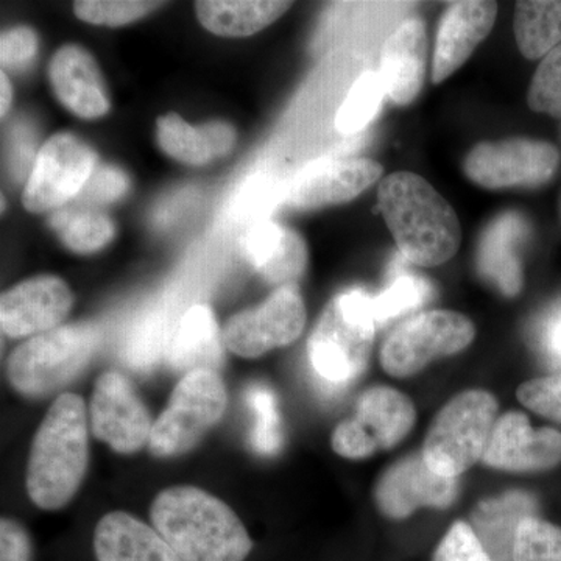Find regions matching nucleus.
<instances>
[{
  "mask_svg": "<svg viewBox=\"0 0 561 561\" xmlns=\"http://www.w3.org/2000/svg\"><path fill=\"white\" fill-rule=\"evenodd\" d=\"M150 518L183 561H245L253 551L249 531L230 505L197 486L162 490Z\"/></svg>",
  "mask_w": 561,
  "mask_h": 561,
  "instance_id": "nucleus-1",
  "label": "nucleus"
},
{
  "mask_svg": "<svg viewBox=\"0 0 561 561\" xmlns=\"http://www.w3.org/2000/svg\"><path fill=\"white\" fill-rule=\"evenodd\" d=\"M378 203L398 249L412 264L437 267L459 250V217L423 176L391 173L379 184Z\"/></svg>",
  "mask_w": 561,
  "mask_h": 561,
  "instance_id": "nucleus-2",
  "label": "nucleus"
},
{
  "mask_svg": "<svg viewBox=\"0 0 561 561\" xmlns=\"http://www.w3.org/2000/svg\"><path fill=\"white\" fill-rule=\"evenodd\" d=\"M90 467L84 401L62 393L41 421L27 465L28 496L41 511H61L76 496Z\"/></svg>",
  "mask_w": 561,
  "mask_h": 561,
  "instance_id": "nucleus-3",
  "label": "nucleus"
},
{
  "mask_svg": "<svg viewBox=\"0 0 561 561\" xmlns=\"http://www.w3.org/2000/svg\"><path fill=\"white\" fill-rule=\"evenodd\" d=\"M370 298L360 289L343 291L327 306L313 328L309 360L327 386L348 387L367 368L378 328Z\"/></svg>",
  "mask_w": 561,
  "mask_h": 561,
  "instance_id": "nucleus-4",
  "label": "nucleus"
},
{
  "mask_svg": "<svg viewBox=\"0 0 561 561\" xmlns=\"http://www.w3.org/2000/svg\"><path fill=\"white\" fill-rule=\"evenodd\" d=\"M99 345L101 332L91 323L44 332L11 353L7 378L21 397L43 400L79 378Z\"/></svg>",
  "mask_w": 561,
  "mask_h": 561,
  "instance_id": "nucleus-5",
  "label": "nucleus"
},
{
  "mask_svg": "<svg viewBox=\"0 0 561 561\" xmlns=\"http://www.w3.org/2000/svg\"><path fill=\"white\" fill-rule=\"evenodd\" d=\"M497 401L490 391L456 394L435 415L423 445L432 471L457 479L482 460L496 424Z\"/></svg>",
  "mask_w": 561,
  "mask_h": 561,
  "instance_id": "nucleus-6",
  "label": "nucleus"
},
{
  "mask_svg": "<svg viewBox=\"0 0 561 561\" xmlns=\"http://www.w3.org/2000/svg\"><path fill=\"white\" fill-rule=\"evenodd\" d=\"M228 405V391L219 373L195 370L183 375L154 421L149 451L158 459L184 456L201 445Z\"/></svg>",
  "mask_w": 561,
  "mask_h": 561,
  "instance_id": "nucleus-7",
  "label": "nucleus"
},
{
  "mask_svg": "<svg viewBox=\"0 0 561 561\" xmlns=\"http://www.w3.org/2000/svg\"><path fill=\"white\" fill-rule=\"evenodd\" d=\"M474 337V324L459 312H421L402 321L386 339L381 365L393 378H409L431 362L468 348Z\"/></svg>",
  "mask_w": 561,
  "mask_h": 561,
  "instance_id": "nucleus-8",
  "label": "nucleus"
},
{
  "mask_svg": "<svg viewBox=\"0 0 561 561\" xmlns=\"http://www.w3.org/2000/svg\"><path fill=\"white\" fill-rule=\"evenodd\" d=\"M415 421L411 398L391 387H371L360 394L353 416L335 427L331 446L345 459H367L404 440Z\"/></svg>",
  "mask_w": 561,
  "mask_h": 561,
  "instance_id": "nucleus-9",
  "label": "nucleus"
},
{
  "mask_svg": "<svg viewBox=\"0 0 561 561\" xmlns=\"http://www.w3.org/2000/svg\"><path fill=\"white\" fill-rule=\"evenodd\" d=\"M98 168V154L88 144L70 135L51 136L35 157L22 203L39 214L61 208L81 194Z\"/></svg>",
  "mask_w": 561,
  "mask_h": 561,
  "instance_id": "nucleus-10",
  "label": "nucleus"
},
{
  "mask_svg": "<svg viewBox=\"0 0 561 561\" xmlns=\"http://www.w3.org/2000/svg\"><path fill=\"white\" fill-rule=\"evenodd\" d=\"M559 150L545 140L513 138L482 142L470 151L463 169L468 179L485 190L537 187L556 175Z\"/></svg>",
  "mask_w": 561,
  "mask_h": 561,
  "instance_id": "nucleus-11",
  "label": "nucleus"
},
{
  "mask_svg": "<svg viewBox=\"0 0 561 561\" xmlns=\"http://www.w3.org/2000/svg\"><path fill=\"white\" fill-rule=\"evenodd\" d=\"M306 327V306L295 284L280 286L262 305L236 313L221 330L231 353L254 359L283 348L300 337Z\"/></svg>",
  "mask_w": 561,
  "mask_h": 561,
  "instance_id": "nucleus-12",
  "label": "nucleus"
},
{
  "mask_svg": "<svg viewBox=\"0 0 561 561\" xmlns=\"http://www.w3.org/2000/svg\"><path fill=\"white\" fill-rule=\"evenodd\" d=\"M90 424L94 437L113 451L135 454L149 445L154 421L130 379L106 371L92 390Z\"/></svg>",
  "mask_w": 561,
  "mask_h": 561,
  "instance_id": "nucleus-13",
  "label": "nucleus"
},
{
  "mask_svg": "<svg viewBox=\"0 0 561 561\" xmlns=\"http://www.w3.org/2000/svg\"><path fill=\"white\" fill-rule=\"evenodd\" d=\"M459 494V481L437 474L423 454L405 457L376 483L375 501L386 518H409L419 508H448Z\"/></svg>",
  "mask_w": 561,
  "mask_h": 561,
  "instance_id": "nucleus-14",
  "label": "nucleus"
},
{
  "mask_svg": "<svg viewBox=\"0 0 561 561\" xmlns=\"http://www.w3.org/2000/svg\"><path fill=\"white\" fill-rule=\"evenodd\" d=\"M382 165L368 158L321 160L306 165L287 183L286 205L319 209L356 198L381 179Z\"/></svg>",
  "mask_w": 561,
  "mask_h": 561,
  "instance_id": "nucleus-15",
  "label": "nucleus"
},
{
  "mask_svg": "<svg viewBox=\"0 0 561 561\" xmlns=\"http://www.w3.org/2000/svg\"><path fill=\"white\" fill-rule=\"evenodd\" d=\"M483 463L508 472L551 470L561 463V432L535 430L524 413L508 412L497 419Z\"/></svg>",
  "mask_w": 561,
  "mask_h": 561,
  "instance_id": "nucleus-16",
  "label": "nucleus"
},
{
  "mask_svg": "<svg viewBox=\"0 0 561 561\" xmlns=\"http://www.w3.org/2000/svg\"><path fill=\"white\" fill-rule=\"evenodd\" d=\"M73 295L57 276L43 275L7 290L0 300V327L10 339L27 337L60 328L69 316Z\"/></svg>",
  "mask_w": 561,
  "mask_h": 561,
  "instance_id": "nucleus-17",
  "label": "nucleus"
},
{
  "mask_svg": "<svg viewBox=\"0 0 561 561\" xmlns=\"http://www.w3.org/2000/svg\"><path fill=\"white\" fill-rule=\"evenodd\" d=\"M497 3L454 2L446 9L435 39L432 81L443 83L471 57L496 22Z\"/></svg>",
  "mask_w": 561,
  "mask_h": 561,
  "instance_id": "nucleus-18",
  "label": "nucleus"
},
{
  "mask_svg": "<svg viewBox=\"0 0 561 561\" xmlns=\"http://www.w3.org/2000/svg\"><path fill=\"white\" fill-rule=\"evenodd\" d=\"M49 77L58 101L76 116L99 119L108 113V94L101 69L83 47L62 46L51 58Z\"/></svg>",
  "mask_w": 561,
  "mask_h": 561,
  "instance_id": "nucleus-19",
  "label": "nucleus"
},
{
  "mask_svg": "<svg viewBox=\"0 0 561 561\" xmlns=\"http://www.w3.org/2000/svg\"><path fill=\"white\" fill-rule=\"evenodd\" d=\"M529 232V224L516 210H505L482 232L478 249L479 273L505 297H515L523 289L522 249Z\"/></svg>",
  "mask_w": 561,
  "mask_h": 561,
  "instance_id": "nucleus-20",
  "label": "nucleus"
},
{
  "mask_svg": "<svg viewBox=\"0 0 561 561\" xmlns=\"http://www.w3.org/2000/svg\"><path fill=\"white\" fill-rule=\"evenodd\" d=\"M430 41L424 22L419 18L405 21L383 44L381 73L390 101L397 105H411L426 77Z\"/></svg>",
  "mask_w": 561,
  "mask_h": 561,
  "instance_id": "nucleus-21",
  "label": "nucleus"
},
{
  "mask_svg": "<svg viewBox=\"0 0 561 561\" xmlns=\"http://www.w3.org/2000/svg\"><path fill=\"white\" fill-rule=\"evenodd\" d=\"M241 247L254 271L278 287L297 283L308 265V249L301 236L275 221L251 225Z\"/></svg>",
  "mask_w": 561,
  "mask_h": 561,
  "instance_id": "nucleus-22",
  "label": "nucleus"
},
{
  "mask_svg": "<svg viewBox=\"0 0 561 561\" xmlns=\"http://www.w3.org/2000/svg\"><path fill=\"white\" fill-rule=\"evenodd\" d=\"M98 561H183L154 527L130 513L111 512L94 530Z\"/></svg>",
  "mask_w": 561,
  "mask_h": 561,
  "instance_id": "nucleus-23",
  "label": "nucleus"
},
{
  "mask_svg": "<svg viewBox=\"0 0 561 561\" xmlns=\"http://www.w3.org/2000/svg\"><path fill=\"white\" fill-rule=\"evenodd\" d=\"M224 335L209 306H192L169 343L168 362L172 370L184 373L214 370L224 365Z\"/></svg>",
  "mask_w": 561,
  "mask_h": 561,
  "instance_id": "nucleus-24",
  "label": "nucleus"
},
{
  "mask_svg": "<svg viewBox=\"0 0 561 561\" xmlns=\"http://www.w3.org/2000/svg\"><path fill=\"white\" fill-rule=\"evenodd\" d=\"M535 512L537 502L530 494L511 491L479 504L472 513L471 527L493 561H512L516 531Z\"/></svg>",
  "mask_w": 561,
  "mask_h": 561,
  "instance_id": "nucleus-25",
  "label": "nucleus"
},
{
  "mask_svg": "<svg viewBox=\"0 0 561 561\" xmlns=\"http://www.w3.org/2000/svg\"><path fill=\"white\" fill-rule=\"evenodd\" d=\"M291 2L272 0H203L195 3L198 21L214 35L242 38L268 27Z\"/></svg>",
  "mask_w": 561,
  "mask_h": 561,
  "instance_id": "nucleus-26",
  "label": "nucleus"
},
{
  "mask_svg": "<svg viewBox=\"0 0 561 561\" xmlns=\"http://www.w3.org/2000/svg\"><path fill=\"white\" fill-rule=\"evenodd\" d=\"M515 38L527 60H540L561 44V2L529 0L515 9Z\"/></svg>",
  "mask_w": 561,
  "mask_h": 561,
  "instance_id": "nucleus-27",
  "label": "nucleus"
},
{
  "mask_svg": "<svg viewBox=\"0 0 561 561\" xmlns=\"http://www.w3.org/2000/svg\"><path fill=\"white\" fill-rule=\"evenodd\" d=\"M50 227L69 250L80 254L103 249L116 232L110 217L94 209L60 210L50 217Z\"/></svg>",
  "mask_w": 561,
  "mask_h": 561,
  "instance_id": "nucleus-28",
  "label": "nucleus"
},
{
  "mask_svg": "<svg viewBox=\"0 0 561 561\" xmlns=\"http://www.w3.org/2000/svg\"><path fill=\"white\" fill-rule=\"evenodd\" d=\"M434 287L423 276L409 271H394L386 289L370 298L376 324H387L400 319L431 301Z\"/></svg>",
  "mask_w": 561,
  "mask_h": 561,
  "instance_id": "nucleus-29",
  "label": "nucleus"
},
{
  "mask_svg": "<svg viewBox=\"0 0 561 561\" xmlns=\"http://www.w3.org/2000/svg\"><path fill=\"white\" fill-rule=\"evenodd\" d=\"M287 183L267 175L257 173L250 176L236 191L230 203V216L236 221L256 225L268 220V216L278 208L286 205Z\"/></svg>",
  "mask_w": 561,
  "mask_h": 561,
  "instance_id": "nucleus-30",
  "label": "nucleus"
},
{
  "mask_svg": "<svg viewBox=\"0 0 561 561\" xmlns=\"http://www.w3.org/2000/svg\"><path fill=\"white\" fill-rule=\"evenodd\" d=\"M387 92L381 73H362L351 88L335 116V128L342 135H356L375 121Z\"/></svg>",
  "mask_w": 561,
  "mask_h": 561,
  "instance_id": "nucleus-31",
  "label": "nucleus"
},
{
  "mask_svg": "<svg viewBox=\"0 0 561 561\" xmlns=\"http://www.w3.org/2000/svg\"><path fill=\"white\" fill-rule=\"evenodd\" d=\"M157 139L162 151L187 165H205L216 160L203 127H192L179 114L169 113L157 122Z\"/></svg>",
  "mask_w": 561,
  "mask_h": 561,
  "instance_id": "nucleus-32",
  "label": "nucleus"
},
{
  "mask_svg": "<svg viewBox=\"0 0 561 561\" xmlns=\"http://www.w3.org/2000/svg\"><path fill=\"white\" fill-rule=\"evenodd\" d=\"M247 402L254 419L251 446L261 456H275L283 446V421L275 393L267 386L254 383L247 391Z\"/></svg>",
  "mask_w": 561,
  "mask_h": 561,
  "instance_id": "nucleus-33",
  "label": "nucleus"
},
{
  "mask_svg": "<svg viewBox=\"0 0 561 561\" xmlns=\"http://www.w3.org/2000/svg\"><path fill=\"white\" fill-rule=\"evenodd\" d=\"M512 561H561V527L538 519H524L516 531Z\"/></svg>",
  "mask_w": 561,
  "mask_h": 561,
  "instance_id": "nucleus-34",
  "label": "nucleus"
},
{
  "mask_svg": "<svg viewBox=\"0 0 561 561\" xmlns=\"http://www.w3.org/2000/svg\"><path fill=\"white\" fill-rule=\"evenodd\" d=\"M162 2L144 0H79L73 3V13L79 20L106 27H121L147 16Z\"/></svg>",
  "mask_w": 561,
  "mask_h": 561,
  "instance_id": "nucleus-35",
  "label": "nucleus"
},
{
  "mask_svg": "<svg viewBox=\"0 0 561 561\" xmlns=\"http://www.w3.org/2000/svg\"><path fill=\"white\" fill-rule=\"evenodd\" d=\"M527 102L535 113L561 119V44L542 58L531 79Z\"/></svg>",
  "mask_w": 561,
  "mask_h": 561,
  "instance_id": "nucleus-36",
  "label": "nucleus"
},
{
  "mask_svg": "<svg viewBox=\"0 0 561 561\" xmlns=\"http://www.w3.org/2000/svg\"><path fill=\"white\" fill-rule=\"evenodd\" d=\"M432 561H493L471 524L454 523L443 535Z\"/></svg>",
  "mask_w": 561,
  "mask_h": 561,
  "instance_id": "nucleus-37",
  "label": "nucleus"
},
{
  "mask_svg": "<svg viewBox=\"0 0 561 561\" xmlns=\"http://www.w3.org/2000/svg\"><path fill=\"white\" fill-rule=\"evenodd\" d=\"M518 400L531 412L561 424V373L524 382Z\"/></svg>",
  "mask_w": 561,
  "mask_h": 561,
  "instance_id": "nucleus-38",
  "label": "nucleus"
},
{
  "mask_svg": "<svg viewBox=\"0 0 561 561\" xmlns=\"http://www.w3.org/2000/svg\"><path fill=\"white\" fill-rule=\"evenodd\" d=\"M130 190V179L114 165H98L81 191V198L92 205H108L119 201Z\"/></svg>",
  "mask_w": 561,
  "mask_h": 561,
  "instance_id": "nucleus-39",
  "label": "nucleus"
},
{
  "mask_svg": "<svg viewBox=\"0 0 561 561\" xmlns=\"http://www.w3.org/2000/svg\"><path fill=\"white\" fill-rule=\"evenodd\" d=\"M38 50V36L27 27L11 28L0 39V61L3 68L21 69L31 65Z\"/></svg>",
  "mask_w": 561,
  "mask_h": 561,
  "instance_id": "nucleus-40",
  "label": "nucleus"
},
{
  "mask_svg": "<svg viewBox=\"0 0 561 561\" xmlns=\"http://www.w3.org/2000/svg\"><path fill=\"white\" fill-rule=\"evenodd\" d=\"M31 535L11 518L0 522V561H32Z\"/></svg>",
  "mask_w": 561,
  "mask_h": 561,
  "instance_id": "nucleus-41",
  "label": "nucleus"
},
{
  "mask_svg": "<svg viewBox=\"0 0 561 561\" xmlns=\"http://www.w3.org/2000/svg\"><path fill=\"white\" fill-rule=\"evenodd\" d=\"M537 343L541 356L553 367H561V301L552 306L538 323Z\"/></svg>",
  "mask_w": 561,
  "mask_h": 561,
  "instance_id": "nucleus-42",
  "label": "nucleus"
},
{
  "mask_svg": "<svg viewBox=\"0 0 561 561\" xmlns=\"http://www.w3.org/2000/svg\"><path fill=\"white\" fill-rule=\"evenodd\" d=\"M206 136H208L210 149L214 157H227L236 144V131L227 122L214 121L202 125Z\"/></svg>",
  "mask_w": 561,
  "mask_h": 561,
  "instance_id": "nucleus-43",
  "label": "nucleus"
},
{
  "mask_svg": "<svg viewBox=\"0 0 561 561\" xmlns=\"http://www.w3.org/2000/svg\"><path fill=\"white\" fill-rule=\"evenodd\" d=\"M160 328H158V321H146L142 328L136 332V342L130 345V356L135 357L136 360L140 362L144 356L149 353H154V350L160 346Z\"/></svg>",
  "mask_w": 561,
  "mask_h": 561,
  "instance_id": "nucleus-44",
  "label": "nucleus"
},
{
  "mask_svg": "<svg viewBox=\"0 0 561 561\" xmlns=\"http://www.w3.org/2000/svg\"><path fill=\"white\" fill-rule=\"evenodd\" d=\"M11 101H13V90L9 77L5 72L0 73V114L5 116L7 111L10 110Z\"/></svg>",
  "mask_w": 561,
  "mask_h": 561,
  "instance_id": "nucleus-45",
  "label": "nucleus"
}]
</instances>
